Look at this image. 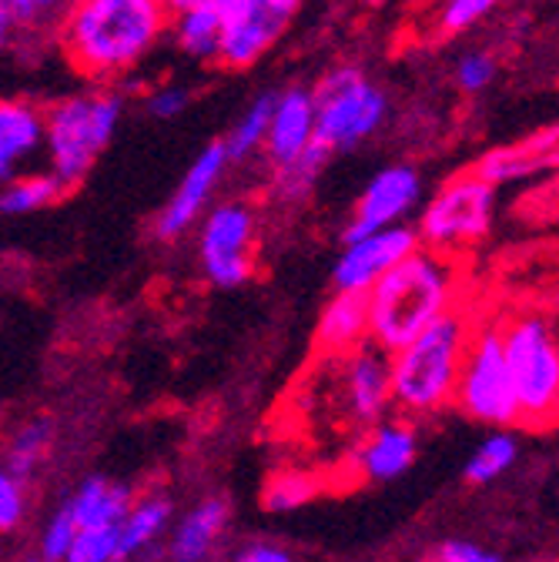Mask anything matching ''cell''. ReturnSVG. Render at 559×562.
<instances>
[{"instance_id": "30bf717a", "label": "cell", "mask_w": 559, "mask_h": 562, "mask_svg": "<svg viewBox=\"0 0 559 562\" xmlns=\"http://www.w3.org/2000/svg\"><path fill=\"white\" fill-rule=\"evenodd\" d=\"M258 211L245 198L212 204L198 222V265L215 289H242L255 274Z\"/></svg>"}, {"instance_id": "ffe728a7", "label": "cell", "mask_w": 559, "mask_h": 562, "mask_svg": "<svg viewBox=\"0 0 559 562\" xmlns=\"http://www.w3.org/2000/svg\"><path fill=\"white\" fill-rule=\"evenodd\" d=\"M44 151V111L31 101H0V184L27 171Z\"/></svg>"}, {"instance_id": "cb8c5ba5", "label": "cell", "mask_w": 559, "mask_h": 562, "mask_svg": "<svg viewBox=\"0 0 559 562\" xmlns=\"http://www.w3.org/2000/svg\"><path fill=\"white\" fill-rule=\"evenodd\" d=\"M64 191L67 188L51 171H21L18 178L0 184V215L8 218L34 215V211H44L54 201H60Z\"/></svg>"}, {"instance_id": "2e32d148", "label": "cell", "mask_w": 559, "mask_h": 562, "mask_svg": "<svg viewBox=\"0 0 559 562\" xmlns=\"http://www.w3.org/2000/svg\"><path fill=\"white\" fill-rule=\"evenodd\" d=\"M315 140V101H312V88L292 85L286 91L275 94L271 104V117H268V134H265V158L268 168H282L289 161H295L309 145Z\"/></svg>"}, {"instance_id": "7402d4cb", "label": "cell", "mask_w": 559, "mask_h": 562, "mask_svg": "<svg viewBox=\"0 0 559 562\" xmlns=\"http://www.w3.org/2000/svg\"><path fill=\"white\" fill-rule=\"evenodd\" d=\"M168 31L185 57L191 60H215L222 44V11L219 0H201V4L171 11Z\"/></svg>"}, {"instance_id": "4fadbf2b", "label": "cell", "mask_w": 559, "mask_h": 562, "mask_svg": "<svg viewBox=\"0 0 559 562\" xmlns=\"http://www.w3.org/2000/svg\"><path fill=\"white\" fill-rule=\"evenodd\" d=\"M228 155L222 148V140L208 145L185 171V178L178 181V188L171 191V198L161 204V211L155 215V238L158 241H181L208 207L215 204V191L228 171Z\"/></svg>"}, {"instance_id": "e0dca14e", "label": "cell", "mask_w": 559, "mask_h": 562, "mask_svg": "<svg viewBox=\"0 0 559 562\" xmlns=\"http://www.w3.org/2000/svg\"><path fill=\"white\" fill-rule=\"evenodd\" d=\"M232 506L222 496H208L191 506L178 522L168 529L165 559L168 562H212L225 532H228Z\"/></svg>"}, {"instance_id": "8fae6325", "label": "cell", "mask_w": 559, "mask_h": 562, "mask_svg": "<svg viewBox=\"0 0 559 562\" xmlns=\"http://www.w3.org/2000/svg\"><path fill=\"white\" fill-rule=\"evenodd\" d=\"M302 4L305 0H219L222 44L215 60L228 70L255 67L286 37Z\"/></svg>"}, {"instance_id": "836d02e7", "label": "cell", "mask_w": 559, "mask_h": 562, "mask_svg": "<svg viewBox=\"0 0 559 562\" xmlns=\"http://www.w3.org/2000/svg\"><path fill=\"white\" fill-rule=\"evenodd\" d=\"M27 516V485L0 465V532H14Z\"/></svg>"}, {"instance_id": "1f68e13d", "label": "cell", "mask_w": 559, "mask_h": 562, "mask_svg": "<svg viewBox=\"0 0 559 562\" xmlns=\"http://www.w3.org/2000/svg\"><path fill=\"white\" fill-rule=\"evenodd\" d=\"M496 75H500V64L489 50H466L459 60H456V88L462 94H482L496 85Z\"/></svg>"}, {"instance_id": "603a6c76", "label": "cell", "mask_w": 559, "mask_h": 562, "mask_svg": "<svg viewBox=\"0 0 559 562\" xmlns=\"http://www.w3.org/2000/svg\"><path fill=\"white\" fill-rule=\"evenodd\" d=\"M131 499H134V492L127 485L104 479V475H91L64 503L75 513L78 529H85V526H118Z\"/></svg>"}, {"instance_id": "e575fe53", "label": "cell", "mask_w": 559, "mask_h": 562, "mask_svg": "<svg viewBox=\"0 0 559 562\" xmlns=\"http://www.w3.org/2000/svg\"><path fill=\"white\" fill-rule=\"evenodd\" d=\"M191 108V91L185 85H158L148 98H145V111L155 121H175Z\"/></svg>"}, {"instance_id": "52a82bcc", "label": "cell", "mask_w": 559, "mask_h": 562, "mask_svg": "<svg viewBox=\"0 0 559 562\" xmlns=\"http://www.w3.org/2000/svg\"><path fill=\"white\" fill-rule=\"evenodd\" d=\"M449 405L459 408L466 418L479 422V426L519 429V405L496 315H472Z\"/></svg>"}, {"instance_id": "f546056e", "label": "cell", "mask_w": 559, "mask_h": 562, "mask_svg": "<svg viewBox=\"0 0 559 562\" xmlns=\"http://www.w3.org/2000/svg\"><path fill=\"white\" fill-rule=\"evenodd\" d=\"M318 479L302 469H282L275 472L265 485V509L268 513H295L309 506L318 496Z\"/></svg>"}, {"instance_id": "9a60e30c", "label": "cell", "mask_w": 559, "mask_h": 562, "mask_svg": "<svg viewBox=\"0 0 559 562\" xmlns=\"http://www.w3.org/2000/svg\"><path fill=\"white\" fill-rule=\"evenodd\" d=\"M418 245V235L412 225H392L369 235H359L353 241H342V255L332 271L335 292H369L376 281L412 248Z\"/></svg>"}, {"instance_id": "ac0fdd59", "label": "cell", "mask_w": 559, "mask_h": 562, "mask_svg": "<svg viewBox=\"0 0 559 562\" xmlns=\"http://www.w3.org/2000/svg\"><path fill=\"white\" fill-rule=\"evenodd\" d=\"M556 134H559L556 124H546L543 131L516 140V145H500L493 151H485L472 171L493 188L516 184V181L536 178L543 171H552L556 168V145H559Z\"/></svg>"}, {"instance_id": "44dd1931", "label": "cell", "mask_w": 559, "mask_h": 562, "mask_svg": "<svg viewBox=\"0 0 559 562\" xmlns=\"http://www.w3.org/2000/svg\"><path fill=\"white\" fill-rule=\"evenodd\" d=\"M369 341V302L362 292H335L315 325V345L322 356L359 348Z\"/></svg>"}, {"instance_id": "60d3db41", "label": "cell", "mask_w": 559, "mask_h": 562, "mask_svg": "<svg viewBox=\"0 0 559 562\" xmlns=\"http://www.w3.org/2000/svg\"><path fill=\"white\" fill-rule=\"evenodd\" d=\"M67 4H71V0H67Z\"/></svg>"}, {"instance_id": "6da1fadb", "label": "cell", "mask_w": 559, "mask_h": 562, "mask_svg": "<svg viewBox=\"0 0 559 562\" xmlns=\"http://www.w3.org/2000/svg\"><path fill=\"white\" fill-rule=\"evenodd\" d=\"M168 18L165 0H71L57 21V41L81 78L114 85L158 47Z\"/></svg>"}, {"instance_id": "83f0119b", "label": "cell", "mask_w": 559, "mask_h": 562, "mask_svg": "<svg viewBox=\"0 0 559 562\" xmlns=\"http://www.w3.org/2000/svg\"><path fill=\"white\" fill-rule=\"evenodd\" d=\"M332 155L335 151L325 148L322 140L315 137L295 161H289V165L271 171V191H275V198H282V201H302L315 188V181L325 175Z\"/></svg>"}, {"instance_id": "ab89813d", "label": "cell", "mask_w": 559, "mask_h": 562, "mask_svg": "<svg viewBox=\"0 0 559 562\" xmlns=\"http://www.w3.org/2000/svg\"><path fill=\"white\" fill-rule=\"evenodd\" d=\"M418 562H436V555H433V559H418Z\"/></svg>"}, {"instance_id": "3957f363", "label": "cell", "mask_w": 559, "mask_h": 562, "mask_svg": "<svg viewBox=\"0 0 559 562\" xmlns=\"http://www.w3.org/2000/svg\"><path fill=\"white\" fill-rule=\"evenodd\" d=\"M472 315L476 312H469L466 305H456L415 338H409L402 348L389 351V389L392 408L399 415L426 418L449 408Z\"/></svg>"}, {"instance_id": "5b68a950", "label": "cell", "mask_w": 559, "mask_h": 562, "mask_svg": "<svg viewBox=\"0 0 559 562\" xmlns=\"http://www.w3.org/2000/svg\"><path fill=\"white\" fill-rule=\"evenodd\" d=\"M124 114V94L118 88H94L57 101L44 114L47 171L71 191L81 184L94 161L108 151Z\"/></svg>"}, {"instance_id": "d6a6232c", "label": "cell", "mask_w": 559, "mask_h": 562, "mask_svg": "<svg viewBox=\"0 0 559 562\" xmlns=\"http://www.w3.org/2000/svg\"><path fill=\"white\" fill-rule=\"evenodd\" d=\"M75 532H78V519H75L71 509H67V503H60L54 509V516L41 529V539H37L41 559L44 562H60L64 552H67V546H71V539H75Z\"/></svg>"}, {"instance_id": "7a4b0ae2", "label": "cell", "mask_w": 559, "mask_h": 562, "mask_svg": "<svg viewBox=\"0 0 559 562\" xmlns=\"http://www.w3.org/2000/svg\"><path fill=\"white\" fill-rule=\"evenodd\" d=\"M369 341L382 351L402 348L426 325L462 305V265L459 258L415 245L366 292Z\"/></svg>"}, {"instance_id": "f1b7e54d", "label": "cell", "mask_w": 559, "mask_h": 562, "mask_svg": "<svg viewBox=\"0 0 559 562\" xmlns=\"http://www.w3.org/2000/svg\"><path fill=\"white\" fill-rule=\"evenodd\" d=\"M271 104H275V94H258L245 111L242 117L235 121V127L228 131V137L222 140V148L228 155V161H248L261 151L265 145V134H268V117H271Z\"/></svg>"}, {"instance_id": "74e56055", "label": "cell", "mask_w": 559, "mask_h": 562, "mask_svg": "<svg viewBox=\"0 0 559 562\" xmlns=\"http://www.w3.org/2000/svg\"><path fill=\"white\" fill-rule=\"evenodd\" d=\"M18 37V21L11 14V4L8 0H0V50H8Z\"/></svg>"}, {"instance_id": "d590c367", "label": "cell", "mask_w": 559, "mask_h": 562, "mask_svg": "<svg viewBox=\"0 0 559 562\" xmlns=\"http://www.w3.org/2000/svg\"><path fill=\"white\" fill-rule=\"evenodd\" d=\"M436 562H503V559L496 552L469 542V539H449V542L439 546Z\"/></svg>"}, {"instance_id": "d4e9b609", "label": "cell", "mask_w": 559, "mask_h": 562, "mask_svg": "<svg viewBox=\"0 0 559 562\" xmlns=\"http://www.w3.org/2000/svg\"><path fill=\"white\" fill-rule=\"evenodd\" d=\"M523 442L516 436V429H493L469 456L466 462V482L472 485H489L503 479L516 462H519Z\"/></svg>"}, {"instance_id": "277c9868", "label": "cell", "mask_w": 559, "mask_h": 562, "mask_svg": "<svg viewBox=\"0 0 559 562\" xmlns=\"http://www.w3.org/2000/svg\"><path fill=\"white\" fill-rule=\"evenodd\" d=\"M305 408L338 432H362L385 418L392 412L389 351L366 341L338 356H322L318 372L305 382Z\"/></svg>"}, {"instance_id": "4316f807", "label": "cell", "mask_w": 559, "mask_h": 562, "mask_svg": "<svg viewBox=\"0 0 559 562\" xmlns=\"http://www.w3.org/2000/svg\"><path fill=\"white\" fill-rule=\"evenodd\" d=\"M51 449H54V426L47 418H31L11 432L4 449V469H11L18 479L27 482L47 462Z\"/></svg>"}, {"instance_id": "8d00e7d4", "label": "cell", "mask_w": 559, "mask_h": 562, "mask_svg": "<svg viewBox=\"0 0 559 562\" xmlns=\"http://www.w3.org/2000/svg\"><path fill=\"white\" fill-rule=\"evenodd\" d=\"M235 562H295L289 549L275 546V542H248L238 549Z\"/></svg>"}, {"instance_id": "f35d334b", "label": "cell", "mask_w": 559, "mask_h": 562, "mask_svg": "<svg viewBox=\"0 0 559 562\" xmlns=\"http://www.w3.org/2000/svg\"><path fill=\"white\" fill-rule=\"evenodd\" d=\"M191 4H201V0H165L168 11H181V8H191Z\"/></svg>"}, {"instance_id": "8992f818", "label": "cell", "mask_w": 559, "mask_h": 562, "mask_svg": "<svg viewBox=\"0 0 559 562\" xmlns=\"http://www.w3.org/2000/svg\"><path fill=\"white\" fill-rule=\"evenodd\" d=\"M523 429H549L559 412V338L549 312L526 305L500 318Z\"/></svg>"}, {"instance_id": "7c38bea8", "label": "cell", "mask_w": 559, "mask_h": 562, "mask_svg": "<svg viewBox=\"0 0 559 562\" xmlns=\"http://www.w3.org/2000/svg\"><path fill=\"white\" fill-rule=\"evenodd\" d=\"M423 191H426V181L415 165L399 161V165L376 171L353 207V218H348L342 232V241H353L379 228L405 225V218H412L418 204H423Z\"/></svg>"}, {"instance_id": "9c48e42d", "label": "cell", "mask_w": 559, "mask_h": 562, "mask_svg": "<svg viewBox=\"0 0 559 562\" xmlns=\"http://www.w3.org/2000/svg\"><path fill=\"white\" fill-rule=\"evenodd\" d=\"M496 201L500 188L482 181L476 171H459L436 188V194L418 211L412 225L418 245L439 255L459 258L462 251L482 245L496 225Z\"/></svg>"}, {"instance_id": "5bb4252c", "label": "cell", "mask_w": 559, "mask_h": 562, "mask_svg": "<svg viewBox=\"0 0 559 562\" xmlns=\"http://www.w3.org/2000/svg\"><path fill=\"white\" fill-rule=\"evenodd\" d=\"M418 459V429L405 415H385L359 432V442L348 456V472L359 482H392L405 475Z\"/></svg>"}, {"instance_id": "d6986e66", "label": "cell", "mask_w": 559, "mask_h": 562, "mask_svg": "<svg viewBox=\"0 0 559 562\" xmlns=\"http://www.w3.org/2000/svg\"><path fill=\"white\" fill-rule=\"evenodd\" d=\"M175 522V499L161 488L134 496L118 522V562H134L152 555Z\"/></svg>"}, {"instance_id": "484cf974", "label": "cell", "mask_w": 559, "mask_h": 562, "mask_svg": "<svg viewBox=\"0 0 559 562\" xmlns=\"http://www.w3.org/2000/svg\"><path fill=\"white\" fill-rule=\"evenodd\" d=\"M503 0H429L423 8V31L429 37H459L493 14Z\"/></svg>"}, {"instance_id": "ba28073f", "label": "cell", "mask_w": 559, "mask_h": 562, "mask_svg": "<svg viewBox=\"0 0 559 562\" xmlns=\"http://www.w3.org/2000/svg\"><path fill=\"white\" fill-rule=\"evenodd\" d=\"M315 137L332 151H353L389 121V94L359 64H335L312 88Z\"/></svg>"}, {"instance_id": "4dcf8cb0", "label": "cell", "mask_w": 559, "mask_h": 562, "mask_svg": "<svg viewBox=\"0 0 559 562\" xmlns=\"http://www.w3.org/2000/svg\"><path fill=\"white\" fill-rule=\"evenodd\" d=\"M60 562H118V526H85Z\"/></svg>"}]
</instances>
